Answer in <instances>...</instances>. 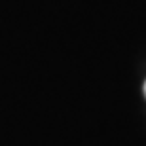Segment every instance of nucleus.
<instances>
[{
  "label": "nucleus",
  "instance_id": "obj_1",
  "mask_svg": "<svg viewBox=\"0 0 146 146\" xmlns=\"http://www.w3.org/2000/svg\"><path fill=\"white\" fill-rule=\"evenodd\" d=\"M144 97H146V82H144Z\"/></svg>",
  "mask_w": 146,
  "mask_h": 146
}]
</instances>
